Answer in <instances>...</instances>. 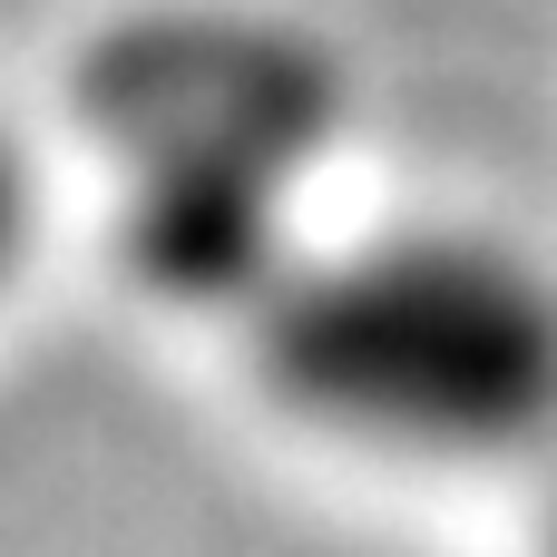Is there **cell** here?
Instances as JSON below:
<instances>
[{"instance_id": "1", "label": "cell", "mask_w": 557, "mask_h": 557, "mask_svg": "<svg viewBox=\"0 0 557 557\" xmlns=\"http://www.w3.org/2000/svg\"><path fill=\"white\" fill-rule=\"evenodd\" d=\"M264 392L382 460L499 470L557 450V274L480 225L294 245L255 294Z\"/></svg>"}, {"instance_id": "4", "label": "cell", "mask_w": 557, "mask_h": 557, "mask_svg": "<svg viewBox=\"0 0 557 557\" xmlns=\"http://www.w3.org/2000/svg\"><path fill=\"white\" fill-rule=\"evenodd\" d=\"M539 557H557V490H548V509H539Z\"/></svg>"}, {"instance_id": "2", "label": "cell", "mask_w": 557, "mask_h": 557, "mask_svg": "<svg viewBox=\"0 0 557 557\" xmlns=\"http://www.w3.org/2000/svg\"><path fill=\"white\" fill-rule=\"evenodd\" d=\"M98 127L127 166V255L196 304H255L294 255V186L333 137L323 59L264 20H157L108 49Z\"/></svg>"}, {"instance_id": "3", "label": "cell", "mask_w": 557, "mask_h": 557, "mask_svg": "<svg viewBox=\"0 0 557 557\" xmlns=\"http://www.w3.org/2000/svg\"><path fill=\"white\" fill-rule=\"evenodd\" d=\"M20 235H29V166H20V147L0 137V284H10V264H20Z\"/></svg>"}]
</instances>
